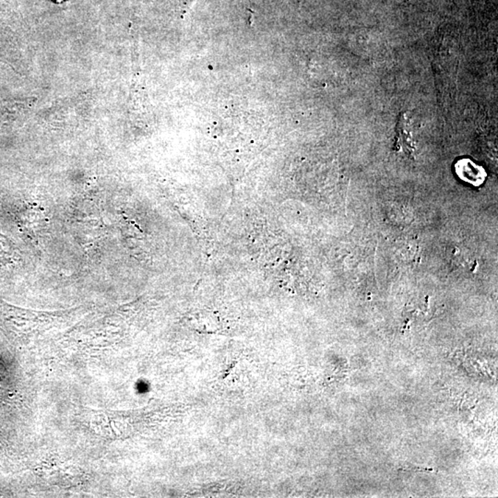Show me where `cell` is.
<instances>
[{
    "label": "cell",
    "instance_id": "obj_2",
    "mask_svg": "<svg viewBox=\"0 0 498 498\" xmlns=\"http://www.w3.org/2000/svg\"><path fill=\"white\" fill-rule=\"evenodd\" d=\"M58 1H61V0H58Z\"/></svg>",
    "mask_w": 498,
    "mask_h": 498
},
{
    "label": "cell",
    "instance_id": "obj_1",
    "mask_svg": "<svg viewBox=\"0 0 498 498\" xmlns=\"http://www.w3.org/2000/svg\"><path fill=\"white\" fill-rule=\"evenodd\" d=\"M456 171L463 180L475 186L482 184L486 178L485 171L470 160H461L456 164Z\"/></svg>",
    "mask_w": 498,
    "mask_h": 498
}]
</instances>
